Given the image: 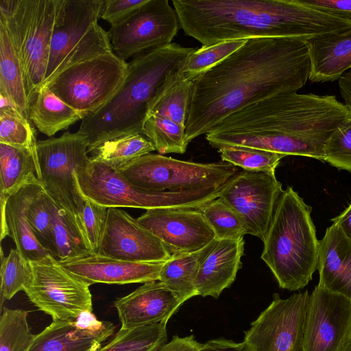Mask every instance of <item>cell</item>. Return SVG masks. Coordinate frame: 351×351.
<instances>
[{"label":"cell","mask_w":351,"mask_h":351,"mask_svg":"<svg viewBox=\"0 0 351 351\" xmlns=\"http://www.w3.org/2000/svg\"><path fill=\"white\" fill-rule=\"evenodd\" d=\"M310 73L304 40L257 38L246 43L193 82L186 124L189 143L225 118L282 93L297 92Z\"/></svg>","instance_id":"6da1fadb"},{"label":"cell","mask_w":351,"mask_h":351,"mask_svg":"<svg viewBox=\"0 0 351 351\" xmlns=\"http://www.w3.org/2000/svg\"><path fill=\"white\" fill-rule=\"evenodd\" d=\"M350 119L349 110L335 95L282 93L227 117L206 139L217 149L243 146L324 162L328 138Z\"/></svg>","instance_id":"7a4b0ae2"},{"label":"cell","mask_w":351,"mask_h":351,"mask_svg":"<svg viewBox=\"0 0 351 351\" xmlns=\"http://www.w3.org/2000/svg\"><path fill=\"white\" fill-rule=\"evenodd\" d=\"M172 3L184 34L202 46L257 38L304 41L351 28V20L299 0H173Z\"/></svg>","instance_id":"3957f363"},{"label":"cell","mask_w":351,"mask_h":351,"mask_svg":"<svg viewBox=\"0 0 351 351\" xmlns=\"http://www.w3.org/2000/svg\"><path fill=\"white\" fill-rule=\"evenodd\" d=\"M195 49L171 43L132 58L118 90L101 108L82 120L78 132L86 136L88 147L123 135L142 134L152 102L170 74L180 70Z\"/></svg>","instance_id":"277c9868"},{"label":"cell","mask_w":351,"mask_h":351,"mask_svg":"<svg viewBox=\"0 0 351 351\" xmlns=\"http://www.w3.org/2000/svg\"><path fill=\"white\" fill-rule=\"evenodd\" d=\"M311 210L290 186L278 200L261 257L282 289L304 288L317 269L319 241Z\"/></svg>","instance_id":"5b68a950"},{"label":"cell","mask_w":351,"mask_h":351,"mask_svg":"<svg viewBox=\"0 0 351 351\" xmlns=\"http://www.w3.org/2000/svg\"><path fill=\"white\" fill-rule=\"evenodd\" d=\"M56 10V0H0V24L19 60L28 105L45 80Z\"/></svg>","instance_id":"8992f818"},{"label":"cell","mask_w":351,"mask_h":351,"mask_svg":"<svg viewBox=\"0 0 351 351\" xmlns=\"http://www.w3.org/2000/svg\"><path fill=\"white\" fill-rule=\"evenodd\" d=\"M104 0H56L45 80L47 87L66 69L113 52L108 33L98 23Z\"/></svg>","instance_id":"52a82bcc"},{"label":"cell","mask_w":351,"mask_h":351,"mask_svg":"<svg viewBox=\"0 0 351 351\" xmlns=\"http://www.w3.org/2000/svg\"><path fill=\"white\" fill-rule=\"evenodd\" d=\"M80 195L86 200L106 208H158L201 209L218 197L220 190L188 192H154L136 187L116 169L89 160L75 171Z\"/></svg>","instance_id":"ba28073f"},{"label":"cell","mask_w":351,"mask_h":351,"mask_svg":"<svg viewBox=\"0 0 351 351\" xmlns=\"http://www.w3.org/2000/svg\"><path fill=\"white\" fill-rule=\"evenodd\" d=\"M117 171L136 187L154 192L219 190L238 173L224 161L195 162L151 153Z\"/></svg>","instance_id":"9c48e42d"},{"label":"cell","mask_w":351,"mask_h":351,"mask_svg":"<svg viewBox=\"0 0 351 351\" xmlns=\"http://www.w3.org/2000/svg\"><path fill=\"white\" fill-rule=\"evenodd\" d=\"M86 136L78 131L38 141L36 145L45 193L77 223L84 199L77 191L75 171L90 160Z\"/></svg>","instance_id":"30bf717a"},{"label":"cell","mask_w":351,"mask_h":351,"mask_svg":"<svg viewBox=\"0 0 351 351\" xmlns=\"http://www.w3.org/2000/svg\"><path fill=\"white\" fill-rule=\"evenodd\" d=\"M127 73L128 62L111 52L74 64L47 87L84 119L108 101Z\"/></svg>","instance_id":"8fae6325"},{"label":"cell","mask_w":351,"mask_h":351,"mask_svg":"<svg viewBox=\"0 0 351 351\" xmlns=\"http://www.w3.org/2000/svg\"><path fill=\"white\" fill-rule=\"evenodd\" d=\"M32 277L24 291L53 320H75L93 312L90 285L65 270L51 254L30 262Z\"/></svg>","instance_id":"7c38bea8"},{"label":"cell","mask_w":351,"mask_h":351,"mask_svg":"<svg viewBox=\"0 0 351 351\" xmlns=\"http://www.w3.org/2000/svg\"><path fill=\"white\" fill-rule=\"evenodd\" d=\"M180 23L167 0H147L108 32L113 52L123 61L172 43Z\"/></svg>","instance_id":"4fadbf2b"},{"label":"cell","mask_w":351,"mask_h":351,"mask_svg":"<svg viewBox=\"0 0 351 351\" xmlns=\"http://www.w3.org/2000/svg\"><path fill=\"white\" fill-rule=\"evenodd\" d=\"M308 300V291L286 299L274 293L245 332L247 351H302Z\"/></svg>","instance_id":"5bb4252c"},{"label":"cell","mask_w":351,"mask_h":351,"mask_svg":"<svg viewBox=\"0 0 351 351\" xmlns=\"http://www.w3.org/2000/svg\"><path fill=\"white\" fill-rule=\"evenodd\" d=\"M282 191L275 175L243 170L221 188L218 197L239 214L247 234L264 241Z\"/></svg>","instance_id":"9a60e30c"},{"label":"cell","mask_w":351,"mask_h":351,"mask_svg":"<svg viewBox=\"0 0 351 351\" xmlns=\"http://www.w3.org/2000/svg\"><path fill=\"white\" fill-rule=\"evenodd\" d=\"M351 335V301L317 285L306 311L302 351H341Z\"/></svg>","instance_id":"2e32d148"},{"label":"cell","mask_w":351,"mask_h":351,"mask_svg":"<svg viewBox=\"0 0 351 351\" xmlns=\"http://www.w3.org/2000/svg\"><path fill=\"white\" fill-rule=\"evenodd\" d=\"M136 220L161 241L171 255L200 250L216 239L201 209L152 208Z\"/></svg>","instance_id":"e0dca14e"},{"label":"cell","mask_w":351,"mask_h":351,"mask_svg":"<svg viewBox=\"0 0 351 351\" xmlns=\"http://www.w3.org/2000/svg\"><path fill=\"white\" fill-rule=\"evenodd\" d=\"M100 255L141 263H163L171 254L161 241L126 211L109 208Z\"/></svg>","instance_id":"ac0fdd59"},{"label":"cell","mask_w":351,"mask_h":351,"mask_svg":"<svg viewBox=\"0 0 351 351\" xmlns=\"http://www.w3.org/2000/svg\"><path fill=\"white\" fill-rule=\"evenodd\" d=\"M114 328L112 322L99 321L90 312L75 320H53L36 335L28 351H96Z\"/></svg>","instance_id":"d6986e66"},{"label":"cell","mask_w":351,"mask_h":351,"mask_svg":"<svg viewBox=\"0 0 351 351\" xmlns=\"http://www.w3.org/2000/svg\"><path fill=\"white\" fill-rule=\"evenodd\" d=\"M58 262L69 273L89 285L157 281L165 263L130 262L95 253Z\"/></svg>","instance_id":"ffe728a7"},{"label":"cell","mask_w":351,"mask_h":351,"mask_svg":"<svg viewBox=\"0 0 351 351\" xmlns=\"http://www.w3.org/2000/svg\"><path fill=\"white\" fill-rule=\"evenodd\" d=\"M183 304L179 297L159 280L143 283L114 305L121 328L168 322Z\"/></svg>","instance_id":"44dd1931"},{"label":"cell","mask_w":351,"mask_h":351,"mask_svg":"<svg viewBox=\"0 0 351 351\" xmlns=\"http://www.w3.org/2000/svg\"><path fill=\"white\" fill-rule=\"evenodd\" d=\"M43 190L41 184H26L0 206L1 240L10 237L16 248L30 262L41 260L51 254L33 232L27 218L31 203Z\"/></svg>","instance_id":"7402d4cb"},{"label":"cell","mask_w":351,"mask_h":351,"mask_svg":"<svg viewBox=\"0 0 351 351\" xmlns=\"http://www.w3.org/2000/svg\"><path fill=\"white\" fill-rule=\"evenodd\" d=\"M243 237L215 239L200 264L196 280L197 295L218 298L234 281L242 266Z\"/></svg>","instance_id":"603a6c76"},{"label":"cell","mask_w":351,"mask_h":351,"mask_svg":"<svg viewBox=\"0 0 351 351\" xmlns=\"http://www.w3.org/2000/svg\"><path fill=\"white\" fill-rule=\"evenodd\" d=\"M318 286L351 301V241L332 223L319 241Z\"/></svg>","instance_id":"cb8c5ba5"},{"label":"cell","mask_w":351,"mask_h":351,"mask_svg":"<svg viewBox=\"0 0 351 351\" xmlns=\"http://www.w3.org/2000/svg\"><path fill=\"white\" fill-rule=\"evenodd\" d=\"M304 42L310 59L311 82L339 80L351 68V28L317 36Z\"/></svg>","instance_id":"d4e9b609"},{"label":"cell","mask_w":351,"mask_h":351,"mask_svg":"<svg viewBox=\"0 0 351 351\" xmlns=\"http://www.w3.org/2000/svg\"><path fill=\"white\" fill-rule=\"evenodd\" d=\"M40 178L37 155L0 143V203L26 184H41Z\"/></svg>","instance_id":"484cf974"},{"label":"cell","mask_w":351,"mask_h":351,"mask_svg":"<svg viewBox=\"0 0 351 351\" xmlns=\"http://www.w3.org/2000/svg\"><path fill=\"white\" fill-rule=\"evenodd\" d=\"M27 112L29 121L39 132L49 137L84 119L47 87L36 93L28 105Z\"/></svg>","instance_id":"4316f807"},{"label":"cell","mask_w":351,"mask_h":351,"mask_svg":"<svg viewBox=\"0 0 351 351\" xmlns=\"http://www.w3.org/2000/svg\"><path fill=\"white\" fill-rule=\"evenodd\" d=\"M214 241L196 252L172 254L163 263L158 280L173 291L183 303L197 295L195 285L199 266Z\"/></svg>","instance_id":"83f0119b"},{"label":"cell","mask_w":351,"mask_h":351,"mask_svg":"<svg viewBox=\"0 0 351 351\" xmlns=\"http://www.w3.org/2000/svg\"><path fill=\"white\" fill-rule=\"evenodd\" d=\"M155 148L141 134H126L104 141L88 148L90 159L119 170Z\"/></svg>","instance_id":"f1b7e54d"},{"label":"cell","mask_w":351,"mask_h":351,"mask_svg":"<svg viewBox=\"0 0 351 351\" xmlns=\"http://www.w3.org/2000/svg\"><path fill=\"white\" fill-rule=\"evenodd\" d=\"M0 94L28 118V102L19 60L4 26L0 24Z\"/></svg>","instance_id":"f546056e"},{"label":"cell","mask_w":351,"mask_h":351,"mask_svg":"<svg viewBox=\"0 0 351 351\" xmlns=\"http://www.w3.org/2000/svg\"><path fill=\"white\" fill-rule=\"evenodd\" d=\"M193 82L183 79L180 70L173 72L152 102L148 114L166 117L186 128Z\"/></svg>","instance_id":"4dcf8cb0"},{"label":"cell","mask_w":351,"mask_h":351,"mask_svg":"<svg viewBox=\"0 0 351 351\" xmlns=\"http://www.w3.org/2000/svg\"><path fill=\"white\" fill-rule=\"evenodd\" d=\"M52 245L51 254L58 261L93 254L80 225L51 200Z\"/></svg>","instance_id":"1f68e13d"},{"label":"cell","mask_w":351,"mask_h":351,"mask_svg":"<svg viewBox=\"0 0 351 351\" xmlns=\"http://www.w3.org/2000/svg\"><path fill=\"white\" fill-rule=\"evenodd\" d=\"M167 322L120 328L96 351H156L167 342Z\"/></svg>","instance_id":"d6a6232c"},{"label":"cell","mask_w":351,"mask_h":351,"mask_svg":"<svg viewBox=\"0 0 351 351\" xmlns=\"http://www.w3.org/2000/svg\"><path fill=\"white\" fill-rule=\"evenodd\" d=\"M0 100V143L27 149L37 155L38 141L30 121L8 98L1 95Z\"/></svg>","instance_id":"836d02e7"},{"label":"cell","mask_w":351,"mask_h":351,"mask_svg":"<svg viewBox=\"0 0 351 351\" xmlns=\"http://www.w3.org/2000/svg\"><path fill=\"white\" fill-rule=\"evenodd\" d=\"M186 128L173 120L159 114H148L143 126L142 134L153 144L160 154L185 153L189 143Z\"/></svg>","instance_id":"e575fe53"},{"label":"cell","mask_w":351,"mask_h":351,"mask_svg":"<svg viewBox=\"0 0 351 351\" xmlns=\"http://www.w3.org/2000/svg\"><path fill=\"white\" fill-rule=\"evenodd\" d=\"M247 40H232L202 46L186 58L180 70L181 77L194 82L206 71L242 47Z\"/></svg>","instance_id":"d590c367"},{"label":"cell","mask_w":351,"mask_h":351,"mask_svg":"<svg viewBox=\"0 0 351 351\" xmlns=\"http://www.w3.org/2000/svg\"><path fill=\"white\" fill-rule=\"evenodd\" d=\"M0 306L20 291H24L32 277L30 261L16 249H11L5 256L1 250Z\"/></svg>","instance_id":"8d00e7d4"},{"label":"cell","mask_w":351,"mask_h":351,"mask_svg":"<svg viewBox=\"0 0 351 351\" xmlns=\"http://www.w3.org/2000/svg\"><path fill=\"white\" fill-rule=\"evenodd\" d=\"M28 312L4 307L0 317V351H28L36 335L31 332Z\"/></svg>","instance_id":"74e56055"},{"label":"cell","mask_w":351,"mask_h":351,"mask_svg":"<svg viewBox=\"0 0 351 351\" xmlns=\"http://www.w3.org/2000/svg\"><path fill=\"white\" fill-rule=\"evenodd\" d=\"M222 161L245 171L264 172L275 175L276 167L285 155L263 149L243 146H224L219 148Z\"/></svg>","instance_id":"f35d334b"},{"label":"cell","mask_w":351,"mask_h":351,"mask_svg":"<svg viewBox=\"0 0 351 351\" xmlns=\"http://www.w3.org/2000/svg\"><path fill=\"white\" fill-rule=\"evenodd\" d=\"M213 228L216 239H237L247 234L239 214L223 200L217 197L201 208Z\"/></svg>","instance_id":"ab89813d"},{"label":"cell","mask_w":351,"mask_h":351,"mask_svg":"<svg viewBox=\"0 0 351 351\" xmlns=\"http://www.w3.org/2000/svg\"><path fill=\"white\" fill-rule=\"evenodd\" d=\"M108 208L84 199L78 223L93 253L97 254L104 235Z\"/></svg>","instance_id":"60d3db41"},{"label":"cell","mask_w":351,"mask_h":351,"mask_svg":"<svg viewBox=\"0 0 351 351\" xmlns=\"http://www.w3.org/2000/svg\"><path fill=\"white\" fill-rule=\"evenodd\" d=\"M324 162L351 173V119L339 126L328 138Z\"/></svg>","instance_id":"b9f144b4"},{"label":"cell","mask_w":351,"mask_h":351,"mask_svg":"<svg viewBox=\"0 0 351 351\" xmlns=\"http://www.w3.org/2000/svg\"><path fill=\"white\" fill-rule=\"evenodd\" d=\"M51 199L41 191L31 203L27 218L31 228L38 238H41L52 245ZM40 240V239H39Z\"/></svg>","instance_id":"7bdbcfd3"},{"label":"cell","mask_w":351,"mask_h":351,"mask_svg":"<svg viewBox=\"0 0 351 351\" xmlns=\"http://www.w3.org/2000/svg\"><path fill=\"white\" fill-rule=\"evenodd\" d=\"M147 0H104L100 19L114 25L125 19Z\"/></svg>","instance_id":"ee69618b"},{"label":"cell","mask_w":351,"mask_h":351,"mask_svg":"<svg viewBox=\"0 0 351 351\" xmlns=\"http://www.w3.org/2000/svg\"><path fill=\"white\" fill-rule=\"evenodd\" d=\"M299 1L323 12L351 20V0H299Z\"/></svg>","instance_id":"f6af8a7d"},{"label":"cell","mask_w":351,"mask_h":351,"mask_svg":"<svg viewBox=\"0 0 351 351\" xmlns=\"http://www.w3.org/2000/svg\"><path fill=\"white\" fill-rule=\"evenodd\" d=\"M202 343L197 342L193 335L180 337L175 335L156 351H197Z\"/></svg>","instance_id":"bcb514c9"},{"label":"cell","mask_w":351,"mask_h":351,"mask_svg":"<svg viewBox=\"0 0 351 351\" xmlns=\"http://www.w3.org/2000/svg\"><path fill=\"white\" fill-rule=\"evenodd\" d=\"M197 351H247V349L243 342L237 343L225 339H217L202 343Z\"/></svg>","instance_id":"7dc6e473"},{"label":"cell","mask_w":351,"mask_h":351,"mask_svg":"<svg viewBox=\"0 0 351 351\" xmlns=\"http://www.w3.org/2000/svg\"><path fill=\"white\" fill-rule=\"evenodd\" d=\"M338 85L343 104L351 114V71L346 72L339 79Z\"/></svg>","instance_id":"c3c4849f"},{"label":"cell","mask_w":351,"mask_h":351,"mask_svg":"<svg viewBox=\"0 0 351 351\" xmlns=\"http://www.w3.org/2000/svg\"><path fill=\"white\" fill-rule=\"evenodd\" d=\"M330 220L337 224L351 241V203L340 215Z\"/></svg>","instance_id":"681fc988"},{"label":"cell","mask_w":351,"mask_h":351,"mask_svg":"<svg viewBox=\"0 0 351 351\" xmlns=\"http://www.w3.org/2000/svg\"><path fill=\"white\" fill-rule=\"evenodd\" d=\"M341 351H351V335Z\"/></svg>","instance_id":"f907efd6"}]
</instances>
